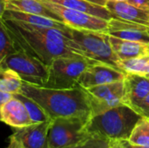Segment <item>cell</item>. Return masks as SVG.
<instances>
[{"label":"cell","mask_w":149,"mask_h":148,"mask_svg":"<svg viewBox=\"0 0 149 148\" xmlns=\"http://www.w3.org/2000/svg\"><path fill=\"white\" fill-rule=\"evenodd\" d=\"M70 148H109V140L91 136L83 142Z\"/></svg>","instance_id":"obj_25"},{"label":"cell","mask_w":149,"mask_h":148,"mask_svg":"<svg viewBox=\"0 0 149 148\" xmlns=\"http://www.w3.org/2000/svg\"><path fill=\"white\" fill-rule=\"evenodd\" d=\"M45 1L61 5L68 9L83 11L91 14L93 16L106 19L107 21L113 18L112 14L106 7L89 3L86 0H45Z\"/></svg>","instance_id":"obj_19"},{"label":"cell","mask_w":149,"mask_h":148,"mask_svg":"<svg viewBox=\"0 0 149 148\" xmlns=\"http://www.w3.org/2000/svg\"><path fill=\"white\" fill-rule=\"evenodd\" d=\"M146 76H148V77H149V64H148V69H147V72H146Z\"/></svg>","instance_id":"obj_33"},{"label":"cell","mask_w":149,"mask_h":148,"mask_svg":"<svg viewBox=\"0 0 149 148\" xmlns=\"http://www.w3.org/2000/svg\"><path fill=\"white\" fill-rule=\"evenodd\" d=\"M51 120L14 128L6 148H45Z\"/></svg>","instance_id":"obj_10"},{"label":"cell","mask_w":149,"mask_h":148,"mask_svg":"<svg viewBox=\"0 0 149 148\" xmlns=\"http://www.w3.org/2000/svg\"><path fill=\"white\" fill-rule=\"evenodd\" d=\"M109 148H149L137 146L131 143L128 140H109Z\"/></svg>","instance_id":"obj_26"},{"label":"cell","mask_w":149,"mask_h":148,"mask_svg":"<svg viewBox=\"0 0 149 148\" xmlns=\"http://www.w3.org/2000/svg\"><path fill=\"white\" fill-rule=\"evenodd\" d=\"M124 82V104L133 109L149 94V77L137 73H127Z\"/></svg>","instance_id":"obj_13"},{"label":"cell","mask_w":149,"mask_h":148,"mask_svg":"<svg viewBox=\"0 0 149 148\" xmlns=\"http://www.w3.org/2000/svg\"><path fill=\"white\" fill-rule=\"evenodd\" d=\"M107 33L110 36L149 44L148 26L113 17L108 20Z\"/></svg>","instance_id":"obj_12"},{"label":"cell","mask_w":149,"mask_h":148,"mask_svg":"<svg viewBox=\"0 0 149 148\" xmlns=\"http://www.w3.org/2000/svg\"><path fill=\"white\" fill-rule=\"evenodd\" d=\"M86 1H88L89 3L97 4V5H100V6L106 7V4H107V3L109 0H86Z\"/></svg>","instance_id":"obj_30"},{"label":"cell","mask_w":149,"mask_h":148,"mask_svg":"<svg viewBox=\"0 0 149 148\" xmlns=\"http://www.w3.org/2000/svg\"><path fill=\"white\" fill-rule=\"evenodd\" d=\"M149 64V55L141 56L134 58L120 60L119 66L120 70L127 73H137L146 75Z\"/></svg>","instance_id":"obj_22"},{"label":"cell","mask_w":149,"mask_h":148,"mask_svg":"<svg viewBox=\"0 0 149 148\" xmlns=\"http://www.w3.org/2000/svg\"><path fill=\"white\" fill-rule=\"evenodd\" d=\"M123 80L86 89L91 106V116L102 113L118 106L125 105Z\"/></svg>","instance_id":"obj_8"},{"label":"cell","mask_w":149,"mask_h":148,"mask_svg":"<svg viewBox=\"0 0 149 148\" xmlns=\"http://www.w3.org/2000/svg\"><path fill=\"white\" fill-rule=\"evenodd\" d=\"M6 10H13L25 13L47 17L62 22L61 18L50 10L40 0H4Z\"/></svg>","instance_id":"obj_18"},{"label":"cell","mask_w":149,"mask_h":148,"mask_svg":"<svg viewBox=\"0 0 149 148\" xmlns=\"http://www.w3.org/2000/svg\"><path fill=\"white\" fill-rule=\"evenodd\" d=\"M127 2L138 8L149 10V0H127Z\"/></svg>","instance_id":"obj_28"},{"label":"cell","mask_w":149,"mask_h":148,"mask_svg":"<svg viewBox=\"0 0 149 148\" xmlns=\"http://www.w3.org/2000/svg\"><path fill=\"white\" fill-rule=\"evenodd\" d=\"M88 119L70 117L52 120L45 148H70L91 135L86 130Z\"/></svg>","instance_id":"obj_5"},{"label":"cell","mask_w":149,"mask_h":148,"mask_svg":"<svg viewBox=\"0 0 149 148\" xmlns=\"http://www.w3.org/2000/svg\"><path fill=\"white\" fill-rule=\"evenodd\" d=\"M128 140L137 146L149 147V120L141 117L134 126Z\"/></svg>","instance_id":"obj_21"},{"label":"cell","mask_w":149,"mask_h":148,"mask_svg":"<svg viewBox=\"0 0 149 148\" xmlns=\"http://www.w3.org/2000/svg\"><path fill=\"white\" fill-rule=\"evenodd\" d=\"M5 1L4 0H0V19L3 17V14L5 10Z\"/></svg>","instance_id":"obj_31"},{"label":"cell","mask_w":149,"mask_h":148,"mask_svg":"<svg viewBox=\"0 0 149 148\" xmlns=\"http://www.w3.org/2000/svg\"><path fill=\"white\" fill-rule=\"evenodd\" d=\"M17 49L9 31H7L4 21L0 19V64L10 53Z\"/></svg>","instance_id":"obj_24"},{"label":"cell","mask_w":149,"mask_h":148,"mask_svg":"<svg viewBox=\"0 0 149 148\" xmlns=\"http://www.w3.org/2000/svg\"><path fill=\"white\" fill-rule=\"evenodd\" d=\"M106 8L112 14L113 17L149 27V10L134 6L127 2L114 1H108Z\"/></svg>","instance_id":"obj_14"},{"label":"cell","mask_w":149,"mask_h":148,"mask_svg":"<svg viewBox=\"0 0 149 148\" xmlns=\"http://www.w3.org/2000/svg\"><path fill=\"white\" fill-rule=\"evenodd\" d=\"M2 18L3 20L20 22V23H24V24L32 25V26L56 28L64 31H68L70 30V27L67 26L63 22H60V21H58V20H55L47 17L40 16V15L25 13V12L13 10L5 9Z\"/></svg>","instance_id":"obj_16"},{"label":"cell","mask_w":149,"mask_h":148,"mask_svg":"<svg viewBox=\"0 0 149 148\" xmlns=\"http://www.w3.org/2000/svg\"><path fill=\"white\" fill-rule=\"evenodd\" d=\"M125 77L126 73L120 70L106 64L96 63L90 65L81 74L79 85L85 89H88L97 85L120 81Z\"/></svg>","instance_id":"obj_11"},{"label":"cell","mask_w":149,"mask_h":148,"mask_svg":"<svg viewBox=\"0 0 149 148\" xmlns=\"http://www.w3.org/2000/svg\"><path fill=\"white\" fill-rule=\"evenodd\" d=\"M141 116L132 107L120 105L102 113L91 116L86 130L91 136L107 140H128Z\"/></svg>","instance_id":"obj_3"},{"label":"cell","mask_w":149,"mask_h":148,"mask_svg":"<svg viewBox=\"0 0 149 148\" xmlns=\"http://www.w3.org/2000/svg\"><path fill=\"white\" fill-rule=\"evenodd\" d=\"M134 110L141 117L149 120V94L134 108Z\"/></svg>","instance_id":"obj_27"},{"label":"cell","mask_w":149,"mask_h":148,"mask_svg":"<svg viewBox=\"0 0 149 148\" xmlns=\"http://www.w3.org/2000/svg\"><path fill=\"white\" fill-rule=\"evenodd\" d=\"M148 33H149V27H148Z\"/></svg>","instance_id":"obj_34"},{"label":"cell","mask_w":149,"mask_h":148,"mask_svg":"<svg viewBox=\"0 0 149 148\" xmlns=\"http://www.w3.org/2000/svg\"><path fill=\"white\" fill-rule=\"evenodd\" d=\"M96 64L81 57H59L49 65V75L45 87L68 89L79 85V79L85 70Z\"/></svg>","instance_id":"obj_6"},{"label":"cell","mask_w":149,"mask_h":148,"mask_svg":"<svg viewBox=\"0 0 149 148\" xmlns=\"http://www.w3.org/2000/svg\"><path fill=\"white\" fill-rule=\"evenodd\" d=\"M69 33L87 58L120 70V59L112 49L109 35L107 32L70 28Z\"/></svg>","instance_id":"obj_4"},{"label":"cell","mask_w":149,"mask_h":148,"mask_svg":"<svg viewBox=\"0 0 149 148\" xmlns=\"http://www.w3.org/2000/svg\"><path fill=\"white\" fill-rule=\"evenodd\" d=\"M1 121L13 128L33 124L23 102L14 96L3 105L1 111Z\"/></svg>","instance_id":"obj_15"},{"label":"cell","mask_w":149,"mask_h":148,"mask_svg":"<svg viewBox=\"0 0 149 148\" xmlns=\"http://www.w3.org/2000/svg\"><path fill=\"white\" fill-rule=\"evenodd\" d=\"M0 67L9 68L17 72L23 81L45 86L49 75V66L21 49L7 55Z\"/></svg>","instance_id":"obj_7"},{"label":"cell","mask_w":149,"mask_h":148,"mask_svg":"<svg viewBox=\"0 0 149 148\" xmlns=\"http://www.w3.org/2000/svg\"><path fill=\"white\" fill-rule=\"evenodd\" d=\"M13 96L23 102V104L24 105L25 108L27 109L29 113L30 118L33 124L51 120V119L45 113V111L40 107V106L37 104L31 99L23 95L22 93H16V94H13Z\"/></svg>","instance_id":"obj_23"},{"label":"cell","mask_w":149,"mask_h":148,"mask_svg":"<svg viewBox=\"0 0 149 148\" xmlns=\"http://www.w3.org/2000/svg\"><path fill=\"white\" fill-rule=\"evenodd\" d=\"M19 93L38 104L51 120L70 117L89 119L91 116L87 92L79 85L68 89H55L23 81Z\"/></svg>","instance_id":"obj_1"},{"label":"cell","mask_w":149,"mask_h":148,"mask_svg":"<svg viewBox=\"0 0 149 148\" xmlns=\"http://www.w3.org/2000/svg\"><path fill=\"white\" fill-rule=\"evenodd\" d=\"M40 1L50 10L58 15L61 18L62 22L70 28L107 32L108 21L106 19L93 16L83 11L68 9L45 0Z\"/></svg>","instance_id":"obj_9"},{"label":"cell","mask_w":149,"mask_h":148,"mask_svg":"<svg viewBox=\"0 0 149 148\" xmlns=\"http://www.w3.org/2000/svg\"><path fill=\"white\" fill-rule=\"evenodd\" d=\"M12 97H13V94L0 91V121H1V111H2V108H3V105L8 100H10Z\"/></svg>","instance_id":"obj_29"},{"label":"cell","mask_w":149,"mask_h":148,"mask_svg":"<svg viewBox=\"0 0 149 148\" xmlns=\"http://www.w3.org/2000/svg\"><path fill=\"white\" fill-rule=\"evenodd\" d=\"M3 21L16 46L48 66L59 57H81L89 59L70 35L62 38H50L25 29L13 21Z\"/></svg>","instance_id":"obj_2"},{"label":"cell","mask_w":149,"mask_h":148,"mask_svg":"<svg viewBox=\"0 0 149 148\" xmlns=\"http://www.w3.org/2000/svg\"><path fill=\"white\" fill-rule=\"evenodd\" d=\"M109 41L113 52L120 60L149 55V44L147 43L125 40L110 35Z\"/></svg>","instance_id":"obj_17"},{"label":"cell","mask_w":149,"mask_h":148,"mask_svg":"<svg viewBox=\"0 0 149 148\" xmlns=\"http://www.w3.org/2000/svg\"><path fill=\"white\" fill-rule=\"evenodd\" d=\"M109 1H114V2H127V0H109Z\"/></svg>","instance_id":"obj_32"},{"label":"cell","mask_w":149,"mask_h":148,"mask_svg":"<svg viewBox=\"0 0 149 148\" xmlns=\"http://www.w3.org/2000/svg\"><path fill=\"white\" fill-rule=\"evenodd\" d=\"M23 80L19 75L9 68L0 67V91L10 94L19 93Z\"/></svg>","instance_id":"obj_20"}]
</instances>
